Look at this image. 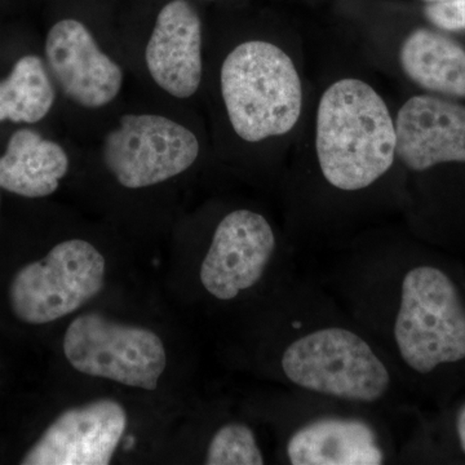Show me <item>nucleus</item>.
<instances>
[{
    "label": "nucleus",
    "instance_id": "nucleus-1",
    "mask_svg": "<svg viewBox=\"0 0 465 465\" xmlns=\"http://www.w3.org/2000/svg\"><path fill=\"white\" fill-rule=\"evenodd\" d=\"M396 125L387 104L366 82L344 78L324 91L317 110L318 164L326 182L358 192L396 161Z\"/></svg>",
    "mask_w": 465,
    "mask_h": 465
},
{
    "label": "nucleus",
    "instance_id": "nucleus-2",
    "mask_svg": "<svg viewBox=\"0 0 465 465\" xmlns=\"http://www.w3.org/2000/svg\"><path fill=\"white\" fill-rule=\"evenodd\" d=\"M232 130L247 143L289 134L302 110V81L289 54L271 42L241 43L220 72Z\"/></svg>",
    "mask_w": 465,
    "mask_h": 465
},
{
    "label": "nucleus",
    "instance_id": "nucleus-3",
    "mask_svg": "<svg viewBox=\"0 0 465 465\" xmlns=\"http://www.w3.org/2000/svg\"><path fill=\"white\" fill-rule=\"evenodd\" d=\"M391 333L401 360L418 374L464 361L465 304L454 281L432 265L407 271Z\"/></svg>",
    "mask_w": 465,
    "mask_h": 465
},
{
    "label": "nucleus",
    "instance_id": "nucleus-4",
    "mask_svg": "<svg viewBox=\"0 0 465 465\" xmlns=\"http://www.w3.org/2000/svg\"><path fill=\"white\" fill-rule=\"evenodd\" d=\"M284 378L300 388L347 402L371 405L391 390V374L372 345L347 327L302 333L281 357Z\"/></svg>",
    "mask_w": 465,
    "mask_h": 465
},
{
    "label": "nucleus",
    "instance_id": "nucleus-5",
    "mask_svg": "<svg viewBox=\"0 0 465 465\" xmlns=\"http://www.w3.org/2000/svg\"><path fill=\"white\" fill-rule=\"evenodd\" d=\"M105 259L90 242H61L45 259L24 266L9 286L15 316L29 324L69 316L99 295Z\"/></svg>",
    "mask_w": 465,
    "mask_h": 465
},
{
    "label": "nucleus",
    "instance_id": "nucleus-6",
    "mask_svg": "<svg viewBox=\"0 0 465 465\" xmlns=\"http://www.w3.org/2000/svg\"><path fill=\"white\" fill-rule=\"evenodd\" d=\"M64 353L82 374L127 387L154 391L166 369V349L157 333L84 314L70 323Z\"/></svg>",
    "mask_w": 465,
    "mask_h": 465
},
{
    "label": "nucleus",
    "instance_id": "nucleus-7",
    "mask_svg": "<svg viewBox=\"0 0 465 465\" xmlns=\"http://www.w3.org/2000/svg\"><path fill=\"white\" fill-rule=\"evenodd\" d=\"M200 142L185 125L158 114H125L103 143V161L116 182L142 189L185 173Z\"/></svg>",
    "mask_w": 465,
    "mask_h": 465
},
{
    "label": "nucleus",
    "instance_id": "nucleus-8",
    "mask_svg": "<svg viewBox=\"0 0 465 465\" xmlns=\"http://www.w3.org/2000/svg\"><path fill=\"white\" fill-rule=\"evenodd\" d=\"M275 234L268 220L237 210L217 225L201 266V282L219 300L237 298L262 280L273 258Z\"/></svg>",
    "mask_w": 465,
    "mask_h": 465
},
{
    "label": "nucleus",
    "instance_id": "nucleus-9",
    "mask_svg": "<svg viewBox=\"0 0 465 465\" xmlns=\"http://www.w3.org/2000/svg\"><path fill=\"white\" fill-rule=\"evenodd\" d=\"M45 57L64 94L84 108L109 105L124 85L121 66L101 51L87 26L74 18L58 21L51 27Z\"/></svg>",
    "mask_w": 465,
    "mask_h": 465
},
{
    "label": "nucleus",
    "instance_id": "nucleus-10",
    "mask_svg": "<svg viewBox=\"0 0 465 465\" xmlns=\"http://www.w3.org/2000/svg\"><path fill=\"white\" fill-rule=\"evenodd\" d=\"M127 415L113 400H99L58 416L21 460L24 465H106L112 461Z\"/></svg>",
    "mask_w": 465,
    "mask_h": 465
},
{
    "label": "nucleus",
    "instance_id": "nucleus-11",
    "mask_svg": "<svg viewBox=\"0 0 465 465\" xmlns=\"http://www.w3.org/2000/svg\"><path fill=\"white\" fill-rule=\"evenodd\" d=\"M396 155L409 170L465 163V106L436 96H414L397 114Z\"/></svg>",
    "mask_w": 465,
    "mask_h": 465
},
{
    "label": "nucleus",
    "instance_id": "nucleus-12",
    "mask_svg": "<svg viewBox=\"0 0 465 465\" xmlns=\"http://www.w3.org/2000/svg\"><path fill=\"white\" fill-rule=\"evenodd\" d=\"M153 81L176 99H189L203 74L202 23L186 0H173L159 12L145 50Z\"/></svg>",
    "mask_w": 465,
    "mask_h": 465
},
{
    "label": "nucleus",
    "instance_id": "nucleus-13",
    "mask_svg": "<svg viewBox=\"0 0 465 465\" xmlns=\"http://www.w3.org/2000/svg\"><path fill=\"white\" fill-rule=\"evenodd\" d=\"M286 457L292 465H379L387 459L371 424L342 416L299 427L287 440Z\"/></svg>",
    "mask_w": 465,
    "mask_h": 465
},
{
    "label": "nucleus",
    "instance_id": "nucleus-14",
    "mask_svg": "<svg viewBox=\"0 0 465 465\" xmlns=\"http://www.w3.org/2000/svg\"><path fill=\"white\" fill-rule=\"evenodd\" d=\"M70 161L60 143L33 130H18L0 157V188L25 198L54 194L69 171Z\"/></svg>",
    "mask_w": 465,
    "mask_h": 465
},
{
    "label": "nucleus",
    "instance_id": "nucleus-15",
    "mask_svg": "<svg viewBox=\"0 0 465 465\" xmlns=\"http://www.w3.org/2000/svg\"><path fill=\"white\" fill-rule=\"evenodd\" d=\"M400 63L405 74L424 90L465 97V50L449 36L415 30L401 45Z\"/></svg>",
    "mask_w": 465,
    "mask_h": 465
},
{
    "label": "nucleus",
    "instance_id": "nucleus-16",
    "mask_svg": "<svg viewBox=\"0 0 465 465\" xmlns=\"http://www.w3.org/2000/svg\"><path fill=\"white\" fill-rule=\"evenodd\" d=\"M54 99L56 92L45 64L38 56L27 54L0 82V122L36 124L51 112Z\"/></svg>",
    "mask_w": 465,
    "mask_h": 465
},
{
    "label": "nucleus",
    "instance_id": "nucleus-17",
    "mask_svg": "<svg viewBox=\"0 0 465 465\" xmlns=\"http://www.w3.org/2000/svg\"><path fill=\"white\" fill-rule=\"evenodd\" d=\"M264 455L255 433L247 425L226 424L220 428L208 445V465H262Z\"/></svg>",
    "mask_w": 465,
    "mask_h": 465
},
{
    "label": "nucleus",
    "instance_id": "nucleus-18",
    "mask_svg": "<svg viewBox=\"0 0 465 465\" xmlns=\"http://www.w3.org/2000/svg\"><path fill=\"white\" fill-rule=\"evenodd\" d=\"M425 16L440 29L448 32L465 30V0L430 3L425 8Z\"/></svg>",
    "mask_w": 465,
    "mask_h": 465
},
{
    "label": "nucleus",
    "instance_id": "nucleus-19",
    "mask_svg": "<svg viewBox=\"0 0 465 465\" xmlns=\"http://www.w3.org/2000/svg\"><path fill=\"white\" fill-rule=\"evenodd\" d=\"M457 432L459 437V443H460V448L463 450L465 454V405L458 414Z\"/></svg>",
    "mask_w": 465,
    "mask_h": 465
},
{
    "label": "nucleus",
    "instance_id": "nucleus-20",
    "mask_svg": "<svg viewBox=\"0 0 465 465\" xmlns=\"http://www.w3.org/2000/svg\"><path fill=\"white\" fill-rule=\"evenodd\" d=\"M430 3H437V2H446V0H427Z\"/></svg>",
    "mask_w": 465,
    "mask_h": 465
}]
</instances>
